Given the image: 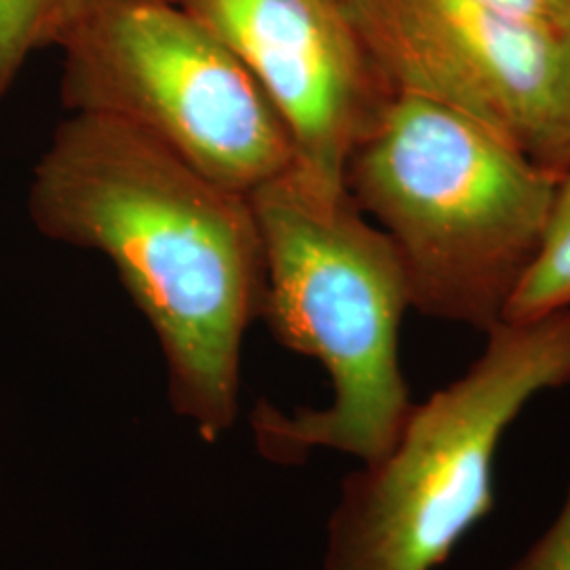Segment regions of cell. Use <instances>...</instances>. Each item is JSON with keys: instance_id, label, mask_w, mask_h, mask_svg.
Returning a JSON list of instances; mask_svg holds the SVG:
<instances>
[{"instance_id": "6da1fadb", "label": "cell", "mask_w": 570, "mask_h": 570, "mask_svg": "<svg viewBox=\"0 0 570 570\" xmlns=\"http://www.w3.org/2000/svg\"><path fill=\"white\" fill-rule=\"evenodd\" d=\"M45 237L104 254L164 351L169 402L205 442L233 428L245 332L263 315L265 245L249 195L129 125L70 115L35 167Z\"/></svg>"}, {"instance_id": "7a4b0ae2", "label": "cell", "mask_w": 570, "mask_h": 570, "mask_svg": "<svg viewBox=\"0 0 570 570\" xmlns=\"http://www.w3.org/2000/svg\"><path fill=\"white\" fill-rule=\"evenodd\" d=\"M249 202L265 245L261 320L277 343L326 367L332 385V404L320 410L285 414L258 402L256 446L282 465H298L315 449L376 461L414 406L400 362L412 308L400 256L346 188H326L296 164Z\"/></svg>"}, {"instance_id": "3957f363", "label": "cell", "mask_w": 570, "mask_h": 570, "mask_svg": "<svg viewBox=\"0 0 570 570\" xmlns=\"http://www.w3.org/2000/svg\"><path fill=\"white\" fill-rule=\"evenodd\" d=\"M558 178L487 125L402 94L345 167L348 197L400 256L410 306L484 334L539 249Z\"/></svg>"}, {"instance_id": "277c9868", "label": "cell", "mask_w": 570, "mask_h": 570, "mask_svg": "<svg viewBox=\"0 0 570 570\" xmlns=\"http://www.w3.org/2000/svg\"><path fill=\"white\" fill-rule=\"evenodd\" d=\"M570 385V311L501 322L480 357L423 404L395 444L348 473L324 570H435L494 505V459L530 402Z\"/></svg>"}, {"instance_id": "5b68a950", "label": "cell", "mask_w": 570, "mask_h": 570, "mask_svg": "<svg viewBox=\"0 0 570 570\" xmlns=\"http://www.w3.org/2000/svg\"><path fill=\"white\" fill-rule=\"evenodd\" d=\"M60 49L61 104L72 115L129 125L244 195L296 164L261 85L183 4L87 0Z\"/></svg>"}, {"instance_id": "8992f818", "label": "cell", "mask_w": 570, "mask_h": 570, "mask_svg": "<svg viewBox=\"0 0 570 570\" xmlns=\"http://www.w3.org/2000/svg\"><path fill=\"white\" fill-rule=\"evenodd\" d=\"M244 63L279 112L296 167L345 188L351 153L397 96L346 9V0H183Z\"/></svg>"}, {"instance_id": "52a82bcc", "label": "cell", "mask_w": 570, "mask_h": 570, "mask_svg": "<svg viewBox=\"0 0 570 570\" xmlns=\"http://www.w3.org/2000/svg\"><path fill=\"white\" fill-rule=\"evenodd\" d=\"M391 89L475 119L537 157L560 39L482 0H346Z\"/></svg>"}, {"instance_id": "ba28073f", "label": "cell", "mask_w": 570, "mask_h": 570, "mask_svg": "<svg viewBox=\"0 0 570 570\" xmlns=\"http://www.w3.org/2000/svg\"><path fill=\"white\" fill-rule=\"evenodd\" d=\"M570 311V167L558 178L539 249L511 294L503 322H534Z\"/></svg>"}, {"instance_id": "9c48e42d", "label": "cell", "mask_w": 570, "mask_h": 570, "mask_svg": "<svg viewBox=\"0 0 570 570\" xmlns=\"http://www.w3.org/2000/svg\"><path fill=\"white\" fill-rule=\"evenodd\" d=\"M87 0H0V98L32 53L60 47Z\"/></svg>"}, {"instance_id": "30bf717a", "label": "cell", "mask_w": 570, "mask_h": 570, "mask_svg": "<svg viewBox=\"0 0 570 570\" xmlns=\"http://www.w3.org/2000/svg\"><path fill=\"white\" fill-rule=\"evenodd\" d=\"M534 159L556 176H562L570 167V30L560 39L558 47L550 117Z\"/></svg>"}, {"instance_id": "8fae6325", "label": "cell", "mask_w": 570, "mask_h": 570, "mask_svg": "<svg viewBox=\"0 0 570 570\" xmlns=\"http://www.w3.org/2000/svg\"><path fill=\"white\" fill-rule=\"evenodd\" d=\"M510 570H570V482L553 522Z\"/></svg>"}, {"instance_id": "7c38bea8", "label": "cell", "mask_w": 570, "mask_h": 570, "mask_svg": "<svg viewBox=\"0 0 570 570\" xmlns=\"http://www.w3.org/2000/svg\"><path fill=\"white\" fill-rule=\"evenodd\" d=\"M508 18L522 21L556 39L570 30V0H482Z\"/></svg>"}, {"instance_id": "4fadbf2b", "label": "cell", "mask_w": 570, "mask_h": 570, "mask_svg": "<svg viewBox=\"0 0 570 570\" xmlns=\"http://www.w3.org/2000/svg\"><path fill=\"white\" fill-rule=\"evenodd\" d=\"M167 2H176V4H180V2H183V0H167Z\"/></svg>"}]
</instances>
